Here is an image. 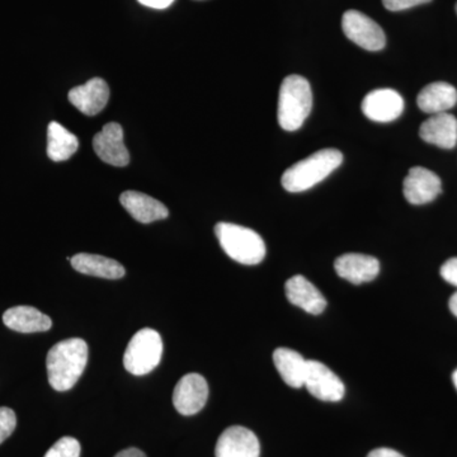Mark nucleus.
I'll use <instances>...</instances> for the list:
<instances>
[{"mask_svg":"<svg viewBox=\"0 0 457 457\" xmlns=\"http://www.w3.org/2000/svg\"><path fill=\"white\" fill-rule=\"evenodd\" d=\"M88 345L82 338L56 343L46 357L47 378L56 392H68L79 380L88 362Z\"/></svg>","mask_w":457,"mask_h":457,"instance_id":"f257e3e1","label":"nucleus"},{"mask_svg":"<svg viewBox=\"0 0 457 457\" xmlns=\"http://www.w3.org/2000/svg\"><path fill=\"white\" fill-rule=\"evenodd\" d=\"M343 154L337 149H323L314 153L285 170L282 187L291 194L308 191L326 179L342 164Z\"/></svg>","mask_w":457,"mask_h":457,"instance_id":"f03ea898","label":"nucleus"},{"mask_svg":"<svg viewBox=\"0 0 457 457\" xmlns=\"http://www.w3.org/2000/svg\"><path fill=\"white\" fill-rule=\"evenodd\" d=\"M311 84L300 75L285 78L279 88L278 119L286 131H296L312 112Z\"/></svg>","mask_w":457,"mask_h":457,"instance_id":"7ed1b4c3","label":"nucleus"},{"mask_svg":"<svg viewBox=\"0 0 457 457\" xmlns=\"http://www.w3.org/2000/svg\"><path fill=\"white\" fill-rule=\"evenodd\" d=\"M215 236L222 251L237 263L254 266L266 257L264 240L252 228L230 222H219L215 227Z\"/></svg>","mask_w":457,"mask_h":457,"instance_id":"20e7f679","label":"nucleus"},{"mask_svg":"<svg viewBox=\"0 0 457 457\" xmlns=\"http://www.w3.org/2000/svg\"><path fill=\"white\" fill-rule=\"evenodd\" d=\"M163 354V341L156 330L144 328L129 342L123 366L131 375L144 376L158 368Z\"/></svg>","mask_w":457,"mask_h":457,"instance_id":"39448f33","label":"nucleus"},{"mask_svg":"<svg viewBox=\"0 0 457 457\" xmlns=\"http://www.w3.org/2000/svg\"><path fill=\"white\" fill-rule=\"evenodd\" d=\"M342 29L345 35L362 49L380 51L386 44L383 29L374 20L354 9L343 14Z\"/></svg>","mask_w":457,"mask_h":457,"instance_id":"423d86ee","label":"nucleus"},{"mask_svg":"<svg viewBox=\"0 0 457 457\" xmlns=\"http://www.w3.org/2000/svg\"><path fill=\"white\" fill-rule=\"evenodd\" d=\"M303 386L312 396L323 402H339L345 392L341 378L319 361H308Z\"/></svg>","mask_w":457,"mask_h":457,"instance_id":"0eeeda50","label":"nucleus"},{"mask_svg":"<svg viewBox=\"0 0 457 457\" xmlns=\"http://www.w3.org/2000/svg\"><path fill=\"white\" fill-rule=\"evenodd\" d=\"M209 398V385L200 374H187L177 383L173 392V404L182 416H194L203 411Z\"/></svg>","mask_w":457,"mask_h":457,"instance_id":"6e6552de","label":"nucleus"},{"mask_svg":"<svg viewBox=\"0 0 457 457\" xmlns=\"http://www.w3.org/2000/svg\"><path fill=\"white\" fill-rule=\"evenodd\" d=\"M93 149L104 163L113 167H126L130 163V154L123 143L121 125L110 122L93 139Z\"/></svg>","mask_w":457,"mask_h":457,"instance_id":"1a4fd4ad","label":"nucleus"},{"mask_svg":"<svg viewBox=\"0 0 457 457\" xmlns=\"http://www.w3.org/2000/svg\"><path fill=\"white\" fill-rule=\"evenodd\" d=\"M261 445L251 429L228 427L221 433L215 447L216 457H260Z\"/></svg>","mask_w":457,"mask_h":457,"instance_id":"9d476101","label":"nucleus"},{"mask_svg":"<svg viewBox=\"0 0 457 457\" xmlns=\"http://www.w3.org/2000/svg\"><path fill=\"white\" fill-rule=\"evenodd\" d=\"M404 111V101L396 90L384 88L370 92L362 102V112L375 122H392Z\"/></svg>","mask_w":457,"mask_h":457,"instance_id":"9b49d317","label":"nucleus"},{"mask_svg":"<svg viewBox=\"0 0 457 457\" xmlns=\"http://www.w3.org/2000/svg\"><path fill=\"white\" fill-rule=\"evenodd\" d=\"M440 177L423 167H414L405 177L403 192L409 204H425L431 203L441 194Z\"/></svg>","mask_w":457,"mask_h":457,"instance_id":"f8f14e48","label":"nucleus"},{"mask_svg":"<svg viewBox=\"0 0 457 457\" xmlns=\"http://www.w3.org/2000/svg\"><path fill=\"white\" fill-rule=\"evenodd\" d=\"M110 99V88L102 78H93L83 86L69 92V101L87 116H96L104 111Z\"/></svg>","mask_w":457,"mask_h":457,"instance_id":"ddd939ff","label":"nucleus"},{"mask_svg":"<svg viewBox=\"0 0 457 457\" xmlns=\"http://www.w3.org/2000/svg\"><path fill=\"white\" fill-rule=\"evenodd\" d=\"M335 270L339 278L351 284L360 285L378 278L380 263L371 255L347 253L337 258Z\"/></svg>","mask_w":457,"mask_h":457,"instance_id":"4468645a","label":"nucleus"},{"mask_svg":"<svg viewBox=\"0 0 457 457\" xmlns=\"http://www.w3.org/2000/svg\"><path fill=\"white\" fill-rule=\"evenodd\" d=\"M285 291L288 302L309 314H321L327 308V300L323 295L303 276L297 275L288 279Z\"/></svg>","mask_w":457,"mask_h":457,"instance_id":"2eb2a0df","label":"nucleus"},{"mask_svg":"<svg viewBox=\"0 0 457 457\" xmlns=\"http://www.w3.org/2000/svg\"><path fill=\"white\" fill-rule=\"evenodd\" d=\"M123 209L141 224L164 220L170 216L167 206L143 192L126 191L120 196Z\"/></svg>","mask_w":457,"mask_h":457,"instance_id":"dca6fc26","label":"nucleus"},{"mask_svg":"<svg viewBox=\"0 0 457 457\" xmlns=\"http://www.w3.org/2000/svg\"><path fill=\"white\" fill-rule=\"evenodd\" d=\"M420 137L442 149H453L457 144L456 117L447 112L433 114L420 126Z\"/></svg>","mask_w":457,"mask_h":457,"instance_id":"f3484780","label":"nucleus"},{"mask_svg":"<svg viewBox=\"0 0 457 457\" xmlns=\"http://www.w3.org/2000/svg\"><path fill=\"white\" fill-rule=\"evenodd\" d=\"M3 323L18 333L47 332L53 320L46 314L32 306H14L3 314Z\"/></svg>","mask_w":457,"mask_h":457,"instance_id":"a211bd4d","label":"nucleus"},{"mask_svg":"<svg viewBox=\"0 0 457 457\" xmlns=\"http://www.w3.org/2000/svg\"><path fill=\"white\" fill-rule=\"evenodd\" d=\"M71 266L78 272L95 278L119 279L125 276V269L120 262L104 255L78 253L71 258Z\"/></svg>","mask_w":457,"mask_h":457,"instance_id":"6ab92c4d","label":"nucleus"},{"mask_svg":"<svg viewBox=\"0 0 457 457\" xmlns=\"http://www.w3.org/2000/svg\"><path fill=\"white\" fill-rule=\"evenodd\" d=\"M417 104L423 112L444 113L457 104V90L449 83H431L420 90Z\"/></svg>","mask_w":457,"mask_h":457,"instance_id":"aec40b11","label":"nucleus"},{"mask_svg":"<svg viewBox=\"0 0 457 457\" xmlns=\"http://www.w3.org/2000/svg\"><path fill=\"white\" fill-rule=\"evenodd\" d=\"M273 362L278 369L279 376L288 386L300 389L305 380L308 360L303 359L299 352L290 348H278L273 352Z\"/></svg>","mask_w":457,"mask_h":457,"instance_id":"412c9836","label":"nucleus"},{"mask_svg":"<svg viewBox=\"0 0 457 457\" xmlns=\"http://www.w3.org/2000/svg\"><path fill=\"white\" fill-rule=\"evenodd\" d=\"M79 147V140L66 130L59 122H50L47 128V156L53 162H64L71 159Z\"/></svg>","mask_w":457,"mask_h":457,"instance_id":"4be33fe9","label":"nucleus"},{"mask_svg":"<svg viewBox=\"0 0 457 457\" xmlns=\"http://www.w3.org/2000/svg\"><path fill=\"white\" fill-rule=\"evenodd\" d=\"M82 447L74 437H62L55 442L44 457H80Z\"/></svg>","mask_w":457,"mask_h":457,"instance_id":"5701e85b","label":"nucleus"},{"mask_svg":"<svg viewBox=\"0 0 457 457\" xmlns=\"http://www.w3.org/2000/svg\"><path fill=\"white\" fill-rule=\"evenodd\" d=\"M17 427L16 413L11 408L0 407V445L3 444Z\"/></svg>","mask_w":457,"mask_h":457,"instance_id":"b1692460","label":"nucleus"},{"mask_svg":"<svg viewBox=\"0 0 457 457\" xmlns=\"http://www.w3.org/2000/svg\"><path fill=\"white\" fill-rule=\"evenodd\" d=\"M429 2H432V0H383V4L387 11L400 12Z\"/></svg>","mask_w":457,"mask_h":457,"instance_id":"393cba45","label":"nucleus"},{"mask_svg":"<svg viewBox=\"0 0 457 457\" xmlns=\"http://www.w3.org/2000/svg\"><path fill=\"white\" fill-rule=\"evenodd\" d=\"M441 276L445 281L457 287V258H451L442 264Z\"/></svg>","mask_w":457,"mask_h":457,"instance_id":"a878e982","label":"nucleus"},{"mask_svg":"<svg viewBox=\"0 0 457 457\" xmlns=\"http://www.w3.org/2000/svg\"><path fill=\"white\" fill-rule=\"evenodd\" d=\"M140 4L153 9H165L173 4L174 0H137Z\"/></svg>","mask_w":457,"mask_h":457,"instance_id":"bb28decb","label":"nucleus"},{"mask_svg":"<svg viewBox=\"0 0 457 457\" xmlns=\"http://www.w3.org/2000/svg\"><path fill=\"white\" fill-rule=\"evenodd\" d=\"M368 457H404L398 451L386 449V447H381V449L372 450L369 453Z\"/></svg>","mask_w":457,"mask_h":457,"instance_id":"cd10ccee","label":"nucleus"},{"mask_svg":"<svg viewBox=\"0 0 457 457\" xmlns=\"http://www.w3.org/2000/svg\"><path fill=\"white\" fill-rule=\"evenodd\" d=\"M114 457H146V455L143 451L130 447V449L120 451Z\"/></svg>","mask_w":457,"mask_h":457,"instance_id":"c85d7f7f","label":"nucleus"},{"mask_svg":"<svg viewBox=\"0 0 457 457\" xmlns=\"http://www.w3.org/2000/svg\"><path fill=\"white\" fill-rule=\"evenodd\" d=\"M449 305L450 311L453 312V314L457 318V293L451 296Z\"/></svg>","mask_w":457,"mask_h":457,"instance_id":"c756f323","label":"nucleus"},{"mask_svg":"<svg viewBox=\"0 0 457 457\" xmlns=\"http://www.w3.org/2000/svg\"><path fill=\"white\" fill-rule=\"evenodd\" d=\"M453 384H455V386H456V389H457V370H456L455 372H453Z\"/></svg>","mask_w":457,"mask_h":457,"instance_id":"7c9ffc66","label":"nucleus"},{"mask_svg":"<svg viewBox=\"0 0 457 457\" xmlns=\"http://www.w3.org/2000/svg\"><path fill=\"white\" fill-rule=\"evenodd\" d=\"M456 13H457V3H456Z\"/></svg>","mask_w":457,"mask_h":457,"instance_id":"2f4dec72","label":"nucleus"}]
</instances>
